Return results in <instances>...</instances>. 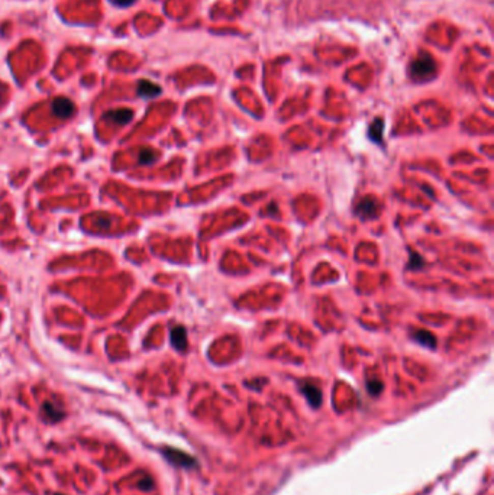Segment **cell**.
I'll return each mask as SVG.
<instances>
[{"label":"cell","mask_w":494,"mask_h":495,"mask_svg":"<svg viewBox=\"0 0 494 495\" xmlns=\"http://www.w3.org/2000/svg\"><path fill=\"white\" fill-rule=\"evenodd\" d=\"M437 71V66L435 61L429 55H423V57L416 58L412 66H410V76L415 81H425L429 80L430 77H433Z\"/></svg>","instance_id":"6da1fadb"},{"label":"cell","mask_w":494,"mask_h":495,"mask_svg":"<svg viewBox=\"0 0 494 495\" xmlns=\"http://www.w3.org/2000/svg\"><path fill=\"white\" fill-rule=\"evenodd\" d=\"M355 214L362 220L375 219L379 216V203L374 197H364L357 203Z\"/></svg>","instance_id":"7a4b0ae2"},{"label":"cell","mask_w":494,"mask_h":495,"mask_svg":"<svg viewBox=\"0 0 494 495\" xmlns=\"http://www.w3.org/2000/svg\"><path fill=\"white\" fill-rule=\"evenodd\" d=\"M162 455L165 456V459H167L171 465H176V467L193 468L194 467V463H196V460H194L190 455L181 452V450H179V449H170V448L164 449V450H162Z\"/></svg>","instance_id":"3957f363"},{"label":"cell","mask_w":494,"mask_h":495,"mask_svg":"<svg viewBox=\"0 0 494 495\" xmlns=\"http://www.w3.org/2000/svg\"><path fill=\"white\" fill-rule=\"evenodd\" d=\"M300 391L303 392V395L307 398L309 404L313 409H317L322 404V392L316 385L310 384V382H303V384H300Z\"/></svg>","instance_id":"277c9868"},{"label":"cell","mask_w":494,"mask_h":495,"mask_svg":"<svg viewBox=\"0 0 494 495\" xmlns=\"http://www.w3.org/2000/svg\"><path fill=\"white\" fill-rule=\"evenodd\" d=\"M52 112L61 119H67L74 113V103L66 97H58L52 102Z\"/></svg>","instance_id":"5b68a950"},{"label":"cell","mask_w":494,"mask_h":495,"mask_svg":"<svg viewBox=\"0 0 494 495\" xmlns=\"http://www.w3.org/2000/svg\"><path fill=\"white\" fill-rule=\"evenodd\" d=\"M170 339H171V345L174 346V349H177L179 352H184L187 349V332L183 326L172 327Z\"/></svg>","instance_id":"8992f818"},{"label":"cell","mask_w":494,"mask_h":495,"mask_svg":"<svg viewBox=\"0 0 494 495\" xmlns=\"http://www.w3.org/2000/svg\"><path fill=\"white\" fill-rule=\"evenodd\" d=\"M106 119H109L110 122L118 125H126L132 120L133 112L129 109H118V110H110L105 114Z\"/></svg>","instance_id":"52a82bcc"},{"label":"cell","mask_w":494,"mask_h":495,"mask_svg":"<svg viewBox=\"0 0 494 495\" xmlns=\"http://www.w3.org/2000/svg\"><path fill=\"white\" fill-rule=\"evenodd\" d=\"M412 337L415 342L420 343L422 346H426L429 349H435L437 348V339L435 336L428 332V330H422V329H418V330H413L412 333Z\"/></svg>","instance_id":"ba28073f"},{"label":"cell","mask_w":494,"mask_h":495,"mask_svg":"<svg viewBox=\"0 0 494 495\" xmlns=\"http://www.w3.org/2000/svg\"><path fill=\"white\" fill-rule=\"evenodd\" d=\"M161 93V87L154 84L148 80H141L138 84V96L143 97V99H152Z\"/></svg>","instance_id":"9c48e42d"},{"label":"cell","mask_w":494,"mask_h":495,"mask_svg":"<svg viewBox=\"0 0 494 495\" xmlns=\"http://www.w3.org/2000/svg\"><path fill=\"white\" fill-rule=\"evenodd\" d=\"M42 416H45L48 421H58L60 419H63L64 413L61 411L60 406L51 403V401H47L42 406Z\"/></svg>","instance_id":"30bf717a"},{"label":"cell","mask_w":494,"mask_h":495,"mask_svg":"<svg viewBox=\"0 0 494 495\" xmlns=\"http://www.w3.org/2000/svg\"><path fill=\"white\" fill-rule=\"evenodd\" d=\"M383 131H384L383 119H375L368 128V136H370L371 141H374L375 143L383 142Z\"/></svg>","instance_id":"8fae6325"},{"label":"cell","mask_w":494,"mask_h":495,"mask_svg":"<svg viewBox=\"0 0 494 495\" xmlns=\"http://www.w3.org/2000/svg\"><path fill=\"white\" fill-rule=\"evenodd\" d=\"M157 158H158L157 153L154 152L152 149H148V148L141 149V152H139V162L142 165H151V164L157 161Z\"/></svg>","instance_id":"7c38bea8"},{"label":"cell","mask_w":494,"mask_h":495,"mask_svg":"<svg viewBox=\"0 0 494 495\" xmlns=\"http://www.w3.org/2000/svg\"><path fill=\"white\" fill-rule=\"evenodd\" d=\"M423 265H425L423 258L420 257L419 254H416V252H412L410 251V264H409V268L413 269V271H418L420 268H423Z\"/></svg>","instance_id":"4fadbf2b"},{"label":"cell","mask_w":494,"mask_h":495,"mask_svg":"<svg viewBox=\"0 0 494 495\" xmlns=\"http://www.w3.org/2000/svg\"><path fill=\"white\" fill-rule=\"evenodd\" d=\"M110 220H112L110 216L103 214V213H99V214H96L95 223L99 228H109L110 226Z\"/></svg>","instance_id":"5bb4252c"},{"label":"cell","mask_w":494,"mask_h":495,"mask_svg":"<svg viewBox=\"0 0 494 495\" xmlns=\"http://www.w3.org/2000/svg\"><path fill=\"white\" fill-rule=\"evenodd\" d=\"M367 390L370 391L371 395H379L381 391H383V384L377 380H372V381L367 382Z\"/></svg>","instance_id":"9a60e30c"},{"label":"cell","mask_w":494,"mask_h":495,"mask_svg":"<svg viewBox=\"0 0 494 495\" xmlns=\"http://www.w3.org/2000/svg\"><path fill=\"white\" fill-rule=\"evenodd\" d=\"M133 2H135V0H114V3H116V5H119V6H122V8H125V6H129V5H132Z\"/></svg>","instance_id":"2e32d148"},{"label":"cell","mask_w":494,"mask_h":495,"mask_svg":"<svg viewBox=\"0 0 494 495\" xmlns=\"http://www.w3.org/2000/svg\"><path fill=\"white\" fill-rule=\"evenodd\" d=\"M55 495H63V494H55Z\"/></svg>","instance_id":"e0dca14e"}]
</instances>
